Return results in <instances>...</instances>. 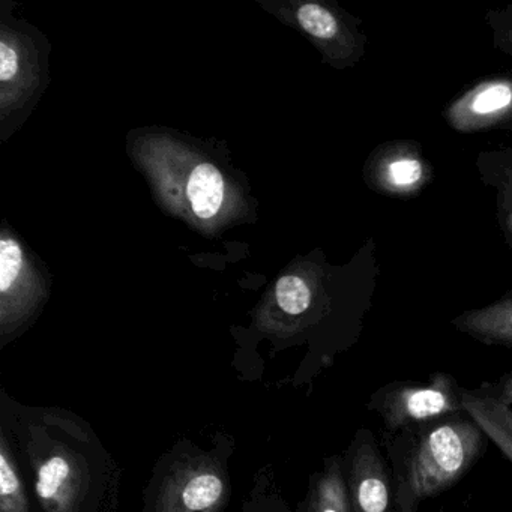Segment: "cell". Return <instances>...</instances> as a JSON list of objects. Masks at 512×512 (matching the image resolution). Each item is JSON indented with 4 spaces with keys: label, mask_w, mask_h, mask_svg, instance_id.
I'll return each instance as SVG.
<instances>
[{
    "label": "cell",
    "mask_w": 512,
    "mask_h": 512,
    "mask_svg": "<svg viewBox=\"0 0 512 512\" xmlns=\"http://www.w3.org/2000/svg\"><path fill=\"white\" fill-rule=\"evenodd\" d=\"M461 391L452 374L433 373L427 383H388L371 394L367 406L380 418L388 437L412 425L466 412Z\"/></svg>",
    "instance_id": "2"
},
{
    "label": "cell",
    "mask_w": 512,
    "mask_h": 512,
    "mask_svg": "<svg viewBox=\"0 0 512 512\" xmlns=\"http://www.w3.org/2000/svg\"><path fill=\"white\" fill-rule=\"evenodd\" d=\"M0 512H31L25 484L4 433L0 436Z\"/></svg>",
    "instance_id": "9"
},
{
    "label": "cell",
    "mask_w": 512,
    "mask_h": 512,
    "mask_svg": "<svg viewBox=\"0 0 512 512\" xmlns=\"http://www.w3.org/2000/svg\"><path fill=\"white\" fill-rule=\"evenodd\" d=\"M392 179L395 184L409 185L421 178V164L416 160H398L391 164Z\"/></svg>",
    "instance_id": "15"
},
{
    "label": "cell",
    "mask_w": 512,
    "mask_h": 512,
    "mask_svg": "<svg viewBox=\"0 0 512 512\" xmlns=\"http://www.w3.org/2000/svg\"><path fill=\"white\" fill-rule=\"evenodd\" d=\"M484 431L469 413H455L386 437L394 512H418L424 500L454 487L485 448Z\"/></svg>",
    "instance_id": "1"
},
{
    "label": "cell",
    "mask_w": 512,
    "mask_h": 512,
    "mask_svg": "<svg viewBox=\"0 0 512 512\" xmlns=\"http://www.w3.org/2000/svg\"><path fill=\"white\" fill-rule=\"evenodd\" d=\"M277 302L284 313L299 316L310 308V287L302 278L287 275L277 283Z\"/></svg>",
    "instance_id": "10"
},
{
    "label": "cell",
    "mask_w": 512,
    "mask_h": 512,
    "mask_svg": "<svg viewBox=\"0 0 512 512\" xmlns=\"http://www.w3.org/2000/svg\"><path fill=\"white\" fill-rule=\"evenodd\" d=\"M23 268V251L14 239L0 241V292L10 293Z\"/></svg>",
    "instance_id": "11"
},
{
    "label": "cell",
    "mask_w": 512,
    "mask_h": 512,
    "mask_svg": "<svg viewBox=\"0 0 512 512\" xmlns=\"http://www.w3.org/2000/svg\"><path fill=\"white\" fill-rule=\"evenodd\" d=\"M352 512H394V485L376 437L359 428L344 458Z\"/></svg>",
    "instance_id": "5"
},
{
    "label": "cell",
    "mask_w": 512,
    "mask_h": 512,
    "mask_svg": "<svg viewBox=\"0 0 512 512\" xmlns=\"http://www.w3.org/2000/svg\"><path fill=\"white\" fill-rule=\"evenodd\" d=\"M310 512H352L344 460L340 457L329 458L314 481Z\"/></svg>",
    "instance_id": "7"
},
{
    "label": "cell",
    "mask_w": 512,
    "mask_h": 512,
    "mask_svg": "<svg viewBox=\"0 0 512 512\" xmlns=\"http://www.w3.org/2000/svg\"><path fill=\"white\" fill-rule=\"evenodd\" d=\"M35 493L46 512H80L91 484L85 458L65 443L34 445Z\"/></svg>",
    "instance_id": "4"
},
{
    "label": "cell",
    "mask_w": 512,
    "mask_h": 512,
    "mask_svg": "<svg viewBox=\"0 0 512 512\" xmlns=\"http://www.w3.org/2000/svg\"><path fill=\"white\" fill-rule=\"evenodd\" d=\"M17 71H19V58L16 50L2 41L0 43V80L2 83L10 82L16 77Z\"/></svg>",
    "instance_id": "16"
},
{
    "label": "cell",
    "mask_w": 512,
    "mask_h": 512,
    "mask_svg": "<svg viewBox=\"0 0 512 512\" xmlns=\"http://www.w3.org/2000/svg\"><path fill=\"white\" fill-rule=\"evenodd\" d=\"M298 20L308 34L317 38H332L337 34V20L319 5L307 4L299 8Z\"/></svg>",
    "instance_id": "12"
},
{
    "label": "cell",
    "mask_w": 512,
    "mask_h": 512,
    "mask_svg": "<svg viewBox=\"0 0 512 512\" xmlns=\"http://www.w3.org/2000/svg\"><path fill=\"white\" fill-rule=\"evenodd\" d=\"M229 493V479L217 461L187 457L164 476L152 512H221Z\"/></svg>",
    "instance_id": "3"
},
{
    "label": "cell",
    "mask_w": 512,
    "mask_h": 512,
    "mask_svg": "<svg viewBox=\"0 0 512 512\" xmlns=\"http://www.w3.org/2000/svg\"><path fill=\"white\" fill-rule=\"evenodd\" d=\"M464 410L484 431L488 440L512 463V409L496 401L476 397L469 389L461 391Z\"/></svg>",
    "instance_id": "6"
},
{
    "label": "cell",
    "mask_w": 512,
    "mask_h": 512,
    "mask_svg": "<svg viewBox=\"0 0 512 512\" xmlns=\"http://www.w3.org/2000/svg\"><path fill=\"white\" fill-rule=\"evenodd\" d=\"M187 196L197 217L208 220L215 217L223 205L224 179L212 164H200L191 173Z\"/></svg>",
    "instance_id": "8"
},
{
    "label": "cell",
    "mask_w": 512,
    "mask_h": 512,
    "mask_svg": "<svg viewBox=\"0 0 512 512\" xmlns=\"http://www.w3.org/2000/svg\"><path fill=\"white\" fill-rule=\"evenodd\" d=\"M511 101V89H509L508 86L497 85L482 92V94L476 98L475 103H473V109H475V112L485 115V113L496 112V110L503 109V107L508 106Z\"/></svg>",
    "instance_id": "14"
},
{
    "label": "cell",
    "mask_w": 512,
    "mask_h": 512,
    "mask_svg": "<svg viewBox=\"0 0 512 512\" xmlns=\"http://www.w3.org/2000/svg\"><path fill=\"white\" fill-rule=\"evenodd\" d=\"M476 397L496 401L512 409V373L503 374L494 382H482L476 389H469Z\"/></svg>",
    "instance_id": "13"
}]
</instances>
